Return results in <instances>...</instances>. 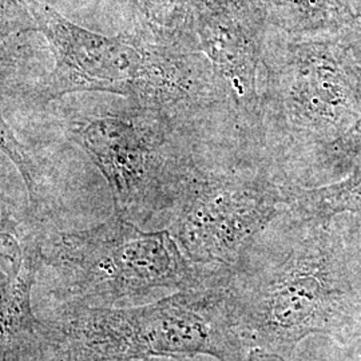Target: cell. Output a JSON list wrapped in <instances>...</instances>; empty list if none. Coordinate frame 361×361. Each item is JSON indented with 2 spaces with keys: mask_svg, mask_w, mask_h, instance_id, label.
<instances>
[{
  "mask_svg": "<svg viewBox=\"0 0 361 361\" xmlns=\"http://www.w3.org/2000/svg\"><path fill=\"white\" fill-rule=\"evenodd\" d=\"M43 267L54 271L67 302L89 307L131 304L159 289L228 286L232 274V268L192 261L168 229L146 232L116 214L85 231H47Z\"/></svg>",
  "mask_w": 361,
  "mask_h": 361,
  "instance_id": "277c9868",
  "label": "cell"
},
{
  "mask_svg": "<svg viewBox=\"0 0 361 361\" xmlns=\"http://www.w3.org/2000/svg\"><path fill=\"white\" fill-rule=\"evenodd\" d=\"M68 134L101 171L116 216L142 228L178 205L188 185L207 168L201 142L159 113L131 104L68 121Z\"/></svg>",
  "mask_w": 361,
  "mask_h": 361,
  "instance_id": "5b68a950",
  "label": "cell"
},
{
  "mask_svg": "<svg viewBox=\"0 0 361 361\" xmlns=\"http://www.w3.org/2000/svg\"><path fill=\"white\" fill-rule=\"evenodd\" d=\"M356 3H357V27L352 34H348L340 39L347 44L349 51L352 52L356 62L361 66V0H356Z\"/></svg>",
  "mask_w": 361,
  "mask_h": 361,
  "instance_id": "8fae6325",
  "label": "cell"
},
{
  "mask_svg": "<svg viewBox=\"0 0 361 361\" xmlns=\"http://www.w3.org/2000/svg\"><path fill=\"white\" fill-rule=\"evenodd\" d=\"M295 190L261 158L226 155L188 185L168 231L194 262L233 268L258 234L284 214Z\"/></svg>",
  "mask_w": 361,
  "mask_h": 361,
  "instance_id": "8992f818",
  "label": "cell"
},
{
  "mask_svg": "<svg viewBox=\"0 0 361 361\" xmlns=\"http://www.w3.org/2000/svg\"><path fill=\"white\" fill-rule=\"evenodd\" d=\"M46 228L27 213L13 214L1 205V355L40 341V320L32 312V289L43 268Z\"/></svg>",
  "mask_w": 361,
  "mask_h": 361,
  "instance_id": "52a82bcc",
  "label": "cell"
},
{
  "mask_svg": "<svg viewBox=\"0 0 361 361\" xmlns=\"http://www.w3.org/2000/svg\"><path fill=\"white\" fill-rule=\"evenodd\" d=\"M361 150V119L348 135L337 147V164L345 177L350 170L352 162Z\"/></svg>",
  "mask_w": 361,
  "mask_h": 361,
  "instance_id": "9c48e42d",
  "label": "cell"
},
{
  "mask_svg": "<svg viewBox=\"0 0 361 361\" xmlns=\"http://www.w3.org/2000/svg\"><path fill=\"white\" fill-rule=\"evenodd\" d=\"M228 286L188 289L131 308L67 302L40 320V338L63 361H133L212 356L245 361Z\"/></svg>",
  "mask_w": 361,
  "mask_h": 361,
  "instance_id": "3957f363",
  "label": "cell"
},
{
  "mask_svg": "<svg viewBox=\"0 0 361 361\" xmlns=\"http://www.w3.org/2000/svg\"><path fill=\"white\" fill-rule=\"evenodd\" d=\"M361 119V66L340 38L265 42L258 143L285 185L313 189L343 180L337 147Z\"/></svg>",
  "mask_w": 361,
  "mask_h": 361,
  "instance_id": "6da1fadb",
  "label": "cell"
},
{
  "mask_svg": "<svg viewBox=\"0 0 361 361\" xmlns=\"http://www.w3.org/2000/svg\"><path fill=\"white\" fill-rule=\"evenodd\" d=\"M245 361H285L280 355L271 353L264 349L256 348L250 350L245 357Z\"/></svg>",
  "mask_w": 361,
  "mask_h": 361,
  "instance_id": "7c38bea8",
  "label": "cell"
},
{
  "mask_svg": "<svg viewBox=\"0 0 361 361\" xmlns=\"http://www.w3.org/2000/svg\"><path fill=\"white\" fill-rule=\"evenodd\" d=\"M1 361H63L55 356L50 349L47 348L42 338L40 341L30 345L27 348L1 355Z\"/></svg>",
  "mask_w": 361,
  "mask_h": 361,
  "instance_id": "30bf717a",
  "label": "cell"
},
{
  "mask_svg": "<svg viewBox=\"0 0 361 361\" xmlns=\"http://www.w3.org/2000/svg\"><path fill=\"white\" fill-rule=\"evenodd\" d=\"M288 209L310 217L334 219L361 213V150L343 180L313 189H297Z\"/></svg>",
  "mask_w": 361,
  "mask_h": 361,
  "instance_id": "ba28073f",
  "label": "cell"
},
{
  "mask_svg": "<svg viewBox=\"0 0 361 361\" xmlns=\"http://www.w3.org/2000/svg\"><path fill=\"white\" fill-rule=\"evenodd\" d=\"M16 1L54 55L51 73L39 91L42 101L82 91L110 92L182 128L197 126L219 111L222 90L202 52L162 50L140 38H110L71 23L39 0Z\"/></svg>",
  "mask_w": 361,
  "mask_h": 361,
  "instance_id": "7a4b0ae2",
  "label": "cell"
}]
</instances>
